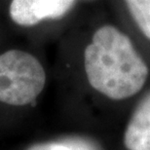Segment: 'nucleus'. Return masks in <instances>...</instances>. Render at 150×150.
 Returning a JSON list of instances; mask_svg holds the SVG:
<instances>
[{
	"label": "nucleus",
	"instance_id": "1",
	"mask_svg": "<svg viewBox=\"0 0 150 150\" xmlns=\"http://www.w3.org/2000/svg\"><path fill=\"white\" fill-rule=\"evenodd\" d=\"M84 67L90 85L114 100L137 95L148 77L147 64L130 37L110 25L93 34L84 51Z\"/></svg>",
	"mask_w": 150,
	"mask_h": 150
},
{
	"label": "nucleus",
	"instance_id": "7",
	"mask_svg": "<svg viewBox=\"0 0 150 150\" xmlns=\"http://www.w3.org/2000/svg\"><path fill=\"white\" fill-rule=\"evenodd\" d=\"M28 150H72L62 142H51V143H38L32 145Z\"/></svg>",
	"mask_w": 150,
	"mask_h": 150
},
{
	"label": "nucleus",
	"instance_id": "5",
	"mask_svg": "<svg viewBox=\"0 0 150 150\" xmlns=\"http://www.w3.org/2000/svg\"><path fill=\"white\" fill-rule=\"evenodd\" d=\"M134 23L150 40V0H125Z\"/></svg>",
	"mask_w": 150,
	"mask_h": 150
},
{
	"label": "nucleus",
	"instance_id": "6",
	"mask_svg": "<svg viewBox=\"0 0 150 150\" xmlns=\"http://www.w3.org/2000/svg\"><path fill=\"white\" fill-rule=\"evenodd\" d=\"M62 143H64L72 150H97L91 142L81 139H70L62 142Z\"/></svg>",
	"mask_w": 150,
	"mask_h": 150
},
{
	"label": "nucleus",
	"instance_id": "3",
	"mask_svg": "<svg viewBox=\"0 0 150 150\" xmlns=\"http://www.w3.org/2000/svg\"><path fill=\"white\" fill-rule=\"evenodd\" d=\"M75 0H12L9 14L12 21L21 26H33L45 20L64 17Z\"/></svg>",
	"mask_w": 150,
	"mask_h": 150
},
{
	"label": "nucleus",
	"instance_id": "4",
	"mask_svg": "<svg viewBox=\"0 0 150 150\" xmlns=\"http://www.w3.org/2000/svg\"><path fill=\"white\" fill-rule=\"evenodd\" d=\"M128 150H150V93L136 107L124 134Z\"/></svg>",
	"mask_w": 150,
	"mask_h": 150
},
{
	"label": "nucleus",
	"instance_id": "2",
	"mask_svg": "<svg viewBox=\"0 0 150 150\" xmlns=\"http://www.w3.org/2000/svg\"><path fill=\"white\" fill-rule=\"evenodd\" d=\"M45 84V69L32 54L9 50L0 55V103L29 104L41 94Z\"/></svg>",
	"mask_w": 150,
	"mask_h": 150
}]
</instances>
